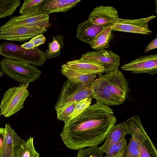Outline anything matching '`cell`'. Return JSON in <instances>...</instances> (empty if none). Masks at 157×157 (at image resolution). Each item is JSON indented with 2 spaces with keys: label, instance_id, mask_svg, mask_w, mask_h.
<instances>
[{
  "label": "cell",
  "instance_id": "cell-1",
  "mask_svg": "<svg viewBox=\"0 0 157 157\" xmlns=\"http://www.w3.org/2000/svg\"><path fill=\"white\" fill-rule=\"evenodd\" d=\"M117 121L110 107L97 102L65 124L60 136L65 145L72 150L98 146Z\"/></svg>",
  "mask_w": 157,
  "mask_h": 157
},
{
  "label": "cell",
  "instance_id": "cell-2",
  "mask_svg": "<svg viewBox=\"0 0 157 157\" xmlns=\"http://www.w3.org/2000/svg\"><path fill=\"white\" fill-rule=\"evenodd\" d=\"M89 87L93 98L108 106L123 104L129 90L128 82L118 69L101 75Z\"/></svg>",
  "mask_w": 157,
  "mask_h": 157
},
{
  "label": "cell",
  "instance_id": "cell-3",
  "mask_svg": "<svg viewBox=\"0 0 157 157\" xmlns=\"http://www.w3.org/2000/svg\"><path fill=\"white\" fill-rule=\"evenodd\" d=\"M2 71L21 84L33 82L40 76L41 71L30 64L5 58L0 62Z\"/></svg>",
  "mask_w": 157,
  "mask_h": 157
},
{
  "label": "cell",
  "instance_id": "cell-4",
  "mask_svg": "<svg viewBox=\"0 0 157 157\" xmlns=\"http://www.w3.org/2000/svg\"><path fill=\"white\" fill-rule=\"evenodd\" d=\"M45 52L38 47L27 50L21 46L10 42H4L0 45V55L5 58L13 59L36 66L43 65L47 59Z\"/></svg>",
  "mask_w": 157,
  "mask_h": 157
},
{
  "label": "cell",
  "instance_id": "cell-5",
  "mask_svg": "<svg viewBox=\"0 0 157 157\" xmlns=\"http://www.w3.org/2000/svg\"><path fill=\"white\" fill-rule=\"evenodd\" d=\"M86 98H93L89 86L75 83L67 79L63 85L55 109L56 113H58L71 103Z\"/></svg>",
  "mask_w": 157,
  "mask_h": 157
},
{
  "label": "cell",
  "instance_id": "cell-6",
  "mask_svg": "<svg viewBox=\"0 0 157 157\" xmlns=\"http://www.w3.org/2000/svg\"><path fill=\"white\" fill-rule=\"evenodd\" d=\"M28 86L29 84H22L18 86L10 88L6 91L0 105L2 115L9 117L23 108L24 103L29 95Z\"/></svg>",
  "mask_w": 157,
  "mask_h": 157
},
{
  "label": "cell",
  "instance_id": "cell-7",
  "mask_svg": "<svg viewBox=\"0 0 157 157\" xmlns=\"http://www.w3.org/2000/svg\"><path fill=\"white\" fill-rule=\"evenodd\" d=\"M132 137L127 145V157H140V145L147 133L139 117L136 115L124 121Z\"/></svg>",
  "mask_w": 157,
  "mask_h": 157
},
{
  "label": "cell",
  "instance_id": "cell-8",
  "mask_svg": "<svg viewBox=\"0 0 157 157\" xmlns=\"http://www.w3.org/2000/svg\"><path fill=\"white\" fill-rule=\"evenodd\" d=\"M49 21V15L42 13L37 10L12 17L0 27V31L6 28L19 26L47 29L51 25Z\"/></svg>",
  "mask_w": 157,
  "mask_h": 157
},
{
  "label": "cell",
  "instance_id": "cell-9",
  "mask_svg": "<svg viewBox=\"0 0 157 157\" xmlns=\"http://www.w3.org/2000/svg\"><path fill=\"white\" fill-rule=\"evenodd\" d=\"M80 59L101 65L104 68V73H105L118 69L120 62L118 55L105 49L87 52L83 54Z\"/></svg>",
  "mask_w": 157,
  "mask_h": 157
},
{
  "label": "cell",
  "instance_id": "cell-10",
  "mask_svg": "<svg viewBox=\"0 0 157 157\" xmlns=\"http://www.w3.org/2000/svg\"><path fill=\"white\" fill-rule=\"evenodd\" d=\"M47 29L37 27L15 26L0 31V40L20 42L25 41L38 35L44 33Z\"/></svg>",
  "mask_w": 157,
  "mask_h": 157
},
{
  "label": "cell",
  "instance_id": "cell-11",
  "mask_svg": "<svg viewBox=\"0 0 157 157\" xmlns=\"http://www.w3.org/2000/svg\"><path fill=\"white\" fill-rule=\"evenodd\" d=\"M156 16L135 19L119 18L112 27V30L128 33L151 35L152 33L148 28V22Z\"/></svg>",
  "mask_w": 157,
  "mask_h": 157
},
{
  "label": "cell",
  "instance_id": "cell-12",
  "mask_svg": "<svg viewBox=\"0 0 157 157\" xmlns=\"http://www.w3.org/2000/svg\"><path fill=\"white\" fill-rule=\"evenodd\" d=\"M121 68L135 74L145 73L154 75L157 73V54L141 56Z\"/></svg>",
  "mask_w": 157,
  "mask_h": 157
},
{
  "label": "cell",
  "instance_id": "cell-13",
  "mask_svg": "<svg viewBox=\"0 0 157 157\" xmlns=\"http://www.w3.org/2000/svg\"><path fill=\"white\" fill-rule=\"evenodd\" d=\"M118 18V12L115 8L101 6L94 9L88 19L93 24L105 28L112 27Z\"/></svg>",
  "mask_w": 157,
  "mask_h": 157
},
{
  "label": "cell",
  "instance_id": "cell-14",
  "mask_svg": "<svg viewBox=\"0 0 157 157\" xmlns=\"http://www.w3.org/2000/svg\"><path fill=\"white\" fill-rule=\"evenodd\" d=\"M4 139L0 157H14L17 150L25 140L21 139L9 124L5 126Z\"/></svg>",
  "mask_w": 157,
  "mask_h": 157
},
{
  "label": "cell",
  "instance_id": "cell-15",
  "mask_svg": "<svg viewBox=\"0 0 157 157\" xmlns=\"http://www.w3.org/2000/svg\"><path fill=\"white\" fill-rule=\"evenodd\" d=\"M81 0H46L38 10L48 15L58 12H65L75 6Z\"/></svg>",
  "mask_w": 157,
  "mask_h": 157
},
{
  "label": "cell",
  "instance_id": "cell-16",
  "mask_svg": "<svg viewBox=\"0 0 157 157\" xmlns=\"http://www.w3.org/2000/svg\"><path fill=\"white\" fill-rule=\"evenodd\" d=\"M128 134L130 132L124 122L113 125L107 133L104 144L99 147L100 149L103 153H106L111 146L125 138Z\"/></svg>",
  "mask_w": 157,
  "mask_h": 157
},
{
  "label": "cell",
  "instance_id": "cell-17",
  "mask_svg": "<svg viewBox=\"0 0 157 157\" xmlns=\"http://www.w3.org/2000/svg\"><path fill=\"white\" fill-rule=\"evenodd\" d=\"M60 71L62 74L69 80L87 86L92 84L97 76L96 74L81 72L65 64L61 66Z\"/></svg>",
  "mask_w": 157,
  "mask_h": 157
},
{
  "label": "cell",
  "instance_id": "cell-18",
  "mask_svg": "<svg viewBox=\"0 0 157 157\" xmlns=\"http://www.w3.org/2000/svg\"><path fill=\"white\" fill-rule=\"evenodd\" d=\"M104 27L94 24L88 19L79 24L77 28L76 36L89 44Z\"/></svg>",
  "mask_w": 157,
  "mask_h": 157
},
{
  "label": "cell",
  "instance_id": "cell-19",
  "mask_svg": "<svg viewBox=\"0 0 157 157\" xmlns=\"http://www.w3.org/2000/svg\"><path fill=\"white\" fill-rule=\"evenodd\" d=\"M69 67L81 72L101 75L104 68L101 65L91 61L80 59L69 61L66 64Z\"/></svg>",
  "mask_w": 157,
  "mask_h": 157
},
{
  "label": "cell",
  "instance_id": "cell-20",
  "mask_svg": "<svg viewBox=\"0 0 157 157\" xmlns=\"http://www.w3.org/2000/svg\"><path fill=\"white\" fill-rule=\"evenodd\" d=\"M112 30L111 26L104 28L91 42L90 44V47L97 51L109 47L113 37Z\"/></svg>",
  "mask_w": 157,
  "mask_h": 157
},
{
  "label": "cell",
  "instance_id": "cell-21",
  "mask_svg": "<svg viewBox=\"0 0 157 157\" xmlns=\"http://www.w3.org/2000/svg\"><path fill=\"white\" fill-rule=\"evenodd\" d=\"M53 40L48 44V49L44 53L46 59L59 57L64 44L63 37L61 34L52 36Z\"/></svg>",
  "mask_w": 157,
  "mask_h": 157
},
{
  "label": "cell",
  "instance_id": "cell-22",
  "mask_svg": "<svg viewBox=\"0 0 157 157\" xmlns=\"http://www.w3.org/2000/svg\"><path fill=\"white\" fill-rule=\"evenodd\" d=\"M39 156L34 147L33 138L30 137L19 147L14 157H39Z\"/></svg>",
  "mask_w": 157,
  "mask_h": 157
},
{
  "label": "cell",
  "instance_id": "cell-23",
  "mask_svg": "<svg viewBox=\"0 0 157 157\" xmlns=\"http://www.w3.org/2000/svg\"><path fill=\"white\" fill-rule=\"evenodd\" d=\"M127 143L123 138L113 144L105 153V157H127Z\"/></svg>",
  "mask_w": 157,
  "mask_h": 157
},
{
  "label": "cell",
  "instance_id": "cell-24",
  "mask_svg": "<svg viewBox=\"0 0 157 157\" xmlns=\"http://www.w3.org/2000/svg\"><path fill=\"white\" fill-rule=\"evenodd\" d=\"M20 4V0H0V19L12 15Z\"/></svg>",
  "mask_w": 157,
  "mask_h": 157
},
{
  "label": "cell",
  "instance_id": "cell-25",
  "mask_svg": "<svg viewBox=\"0 0 157 157\" xmlns=\"http://www.w3.org/2000/svg\"><path fill=\"white\" fill-rule=\"evenodd\" d=\"M140 157H157L156 148L147 134L140 144Z\"/></svg>",
  "mask_w": 157,
  "mask_h": 157
},
{
  "label": "cell",
  "instance_id": "cell-26",
  "mask_svg": "<svg viewBox=\"0 0 157 157\" xmlns=\"http://www.w3.org/2000/svg\"><path fill=\"white\" fill-rule=\"evenodd\" d=\"M46 1V0H25L20 8L19 12L22 15L37 11Z\"/></svg>",
  "mask_w": 157,
  "mask_h": 157
},
{
  "label": "cell",
  "instance_id": "cell-27",
  "mask_svg": "<svg viewBox=\"0 0 157 157\" xmlns=\"http://www.w3.org/2000/svg\"><path fill=\"white\" fill-rule=\"evenodd\" d=\"M103 154L98 146L88 147L78 150L77 157H103Z\"/></svg>",
  "mask_w": 157,
  "mask_h": 157
},
{
  "label": "cell",
  "instance_id": "cell-28",
  "mask_svg": "<svg viewBox=\"0 0 157 157\" xmlns=\"http://www.w3.org/2000/svg\"><path fill=\"white\" fill-rule=\"evenodd\" d=\"M92 99V98H86L77 102L73 111L69 116L70 120L79 115L89 106Z\"/></svg>",
  "mask_w": 157,
  "mask_h": 157
},
{
  "label": "cell",
  "instance_id": "cell-29",
  "mask_svg": "<svg viewBox=\"0 0 157 157\" xmlns=\"http://www.w3.org/2000/svg\"><path fill=\"white\" fill-rule=\"evenodd\" d=\"M76 103L75 102L71 103L60 112L56 113L57 118L64 121L65 124L68 122L70 120L69 116L73 111Z\"/></svg>",
  "mask_w": 157,
  "mask_h": 157
},
{
  "label": "cell",
  "instance_id": "cell-30",
  "mask_svg": "<svg viewBox=\"0 0 157 157\" xmlns=\"http://www.w3.org/2000/svg\"><path fill=\"white\" fill-rule=\"evenodd\" d=\"M45 40L46 37L43 34L35 36L30 40L33 43L35 47H37L40 45L44 44Z\"/></svg>",
  "mask_w": 157,
  "mask_h": 157
},
{
  "label": "cell",
  "instance_id": "cell-31",
  "mask_svg": "<svg viewBox=\"0 0 157 157\" xmlns=\"http://www.w3.org/2000/svg\"><path fill=\"white\" fill-rule=\"evenodd\" d=\"M157 47V38L156 37L146 47L145 49V52L147 53L149 51L156 48Z\"/></svg>",
  "mask_w": 157,
  "mask_h": 157
},
{
  "label": "cell",
  "instance_id": "cell-32",
  "mask_svg": "<svg viewBox=\"0 0 157 157\" xmlns=\"http://www.w3.org/2000/svg\"><path fill=\"white\" fill-rule=\"evenodd\" d=\"M21 46L27 50L32 49L35 47L33 43L30 41L25 42L22 44Z\"/></svg>",
  "mask_w": 157,
  "mask_h": 157
},
{
  "label": "cell",
  "instance_id": "cell-33",
  "mask_svg": "<svg viewBox=\"0 0 157 157\" xmlns=\"http://www.w3.org/2000/svg\"><path fill=\"white\" fill-rule=\"evenodd\" d=\"M5 128H0V152L1 150L4 139Z\"/></svg>",
  "mask_w": 157,
  "mask_h": 157
},
{
  "label": "cell",
  "instance_id": "cell-34",
  "mask_svg": "<svg viewBox=\"0 0 157 157\" xmlns=\"http://www.w3.org/2000/svg\"><path fill=\"white\" fill-rule=\"evenodd\" d=\"M2 74H3L2 72L1 71H0V77L2 75Z\"/></svg>",
  "mask_w": 157,
  "mask_h": 157
},
{
  "label": "cell",
  "instance_id": "cell-35",
  "mask_svg": "<svg viewBox=\"0 0 157 157\" xmlns=\"http://www.w3.org/2000/svg\"><path fill=\"white\" fill-rule=\"evenodd\" d=\"M2 115V114H1V109H0V116H1V115Z\"/></svg>",
  "mask_w": 157,
  "mask_h": 157
}]
</instances>
